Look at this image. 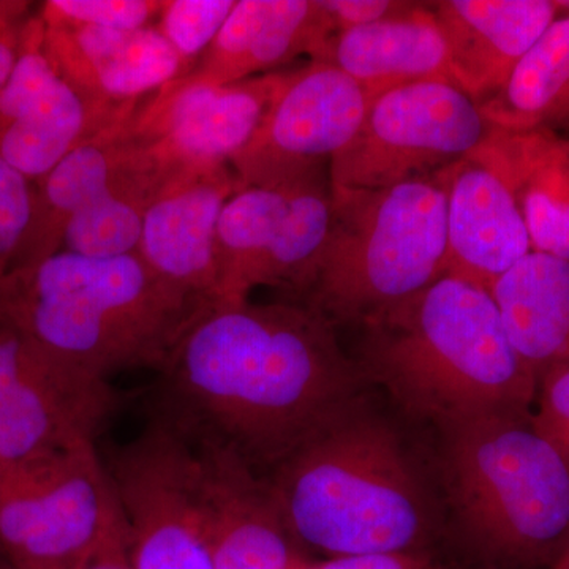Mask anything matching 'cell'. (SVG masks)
<instances>
[{"mask_svg":"<svg viewBox=\"0 0 569 569\" xmlns=\"http://www.w3.org/2000/svg\"><path fill=\"white\" fill-rule=\"evenodd\" d=\"M269 481L295 541L329 559L410 553L430 530L429 498L400 438L359 403Z\"/></svg>","mask_w":569,"mask_h":569,"instance_id":"obj_4","label":"cell"},{"mask_svg":"<svg viewBox=\"0 0 569 569\" xmlns=\"http://www.w3.org/2000/svg\"><path fill=\"white\" fill-rule=\"evenodd\" d=\"M415 3L403 0H320L332 36L397 17Z\"/></svg>","mask_w":569,"mask_h":569,"instance_id":"obj_31","label":"cell"},{"mask_svg":"<svg viewBox=\"0 0 569 569\" xmlns=\"http://www.w3.org/2000/svg\"><path fill=\"white\" fill-rule=\"evenodd\" d=\"M478 151L501 176L516 203L531 250L569 261V140L556 130L490 126Z\"/></svg>","mask_w":569,"mask_h":569,"instance_id":"obj_23","label":"cell"},{"mask_svg":"<svg viewBox=\"0 0 569 569\" xmlns=\"http://www.w3.org/2000/svg\"><path fill=\"white\" fill-rule=\"evenodd\" d=\"M302 569H317L316 565H306Z\"/></svg>","mask_w":569,"mask_h":569,"instance_id":"obj_37","label":"cell"},{"mask_svg":"<svg viewBox=\"0 0 569 569\" xmlns=\"http://www.w3.org/2000/svg\"><path fill=\"white\" fill-rule=\"evenodd\" d=\"M490 126L505 130H556L569 126V14L539 37L503 88L478 103Z\"/></svg>","mask_w":569,"mask_h":569,"instance_id":"obj_25","label":"cell"},{"mask_svg":"<svg viewBox=\"0 0 569 569\" xmlns=\"http://www.w3.org/2000/svg\"><path fill=\"white\" fill-rule=\"evenodd\" d=\"M512 347L539 373L569 366V261L535 252L490 288Z\"/></svg>","mask_w":569,"mask_h":569,"instance_id":"obj_24","label":"cell"},{"mask_svg":"<svg viewBox=\"0 0 569 569\" xmlns=\"http://www.w3.org/2000/svg\"><path fill=\"white\" fill-rule=\"evenodd\" d=\"M236 192L239 182L230 163L171 170L146 209L137 253L176 290L198 301H216L217 231Z\"/></svg>","mask_w":569,"mask_h":569,"instance_id":"obj_16","label":"cell"},{"mask_svg":"<svg viewBox=\"0 0 569 569\" xmlns=\"http://www.w3.org/2000/svg\"><path fill=\"white\" fill-rule=\"evenodd\" d=\"M490 123L451 81H425L370 100L359 126L329 163L331 192L378 190L432 176L486 140Z\"/></svg>","mask_w":569,"mask_h":569,"instance_id":"obj_8","label":"cell"},{"mask_svg":"<svg viewBox=\"0 0 569 569\" xmlns=\"http://www.w3.org/2000/svg\"><path fill=\"white\" fill-rule=\"evenodd\" d=\"M331 36L320 0H236L193 70L168 86H223L274 73L298 56L313 59Z\"/></svg>","mask_w":569,"mask_h":569,"instance_id":"obj_19","label":"cell"},{"mask_svg":"<svg viewBox=\"0 0 569 569\" xmlns=\"http://www.w3.org/2000/svg\"><path fill=\"white\" fill-rule=\"evenodd\" d=\"M370 99L329 63L287 71L252 138L230 160L239 190L279 187L325 171L358 132Z\"/></svg>","mask_w":569,"mask_h":569,"instance_id":"obj_12","label":"cell"},{"mask_svg":"<svg viewBox=\"0 0 569 569\" xmlns=\"http://www.w3.org/2000/svg\"><path fill=\"white\" fill-rule=\"evenodd\" d=\"M122 526L96 445L0 492V548L11 569H84Z\"/></svg>","mask_w":569,"mask_h":569,"instance_id":"obj_10","label":"cell"},{"mask_svg":"<svg viewBox=\"0 0 569 569\" xmlns=\"http://www.w3.org/2000/svg\"><path fill=\"white\" fill-rule=\"evenodd\" d=\"M32 6L26 0H0V89L20 58L26 29L33 17Z\"/></svg>","mask_w":569,"mask_h":569,"instance_id":"obj_32","label":"cell"},{"mask_svg":"<svg viewBox=\"0 0 569 569\" xmlns=\"http://www.w3.org/2000/svg\"><path fill=\"white\" fill-rule=\"evenodd\" d=\"M531 425L569 470V366H552L539 373Z\"/></svg>","mask_w":569,"mask_h":569,"instance_id":"obj_30","label":"cell"},{"mask_svg":"<svg viewBox=\"0 0 569 569\" xmlns=\"http://www.w3.org/2000/svg\"><path fill=\"white\" fill-rule=\"evenodd\" d=\"M141 144L137 159L70 220L62 250L97 258L137 253L146 209L170 173Z\"/></svg>","mask_w":569,"mask_h":569,"instance_id":"obj_26","label":"cell"},{"mask_svg":"<svg viewBox=\"0 0 569 569\" xmlns=\"http://www.w3.org/2000/svg\"><path fill=\"white\" fill-rule=\"evenodd\" d=\"M310 61L343 71L370 100L418 82H455L432 2H417L397 17L337 32Z\"/></svg>","mask_w":569,"mask_h":569,"instance_id":"obj_22","label":"cell"},{"mask_svg":"<svg viewBox=\"0 0 569 569\" xmlns=\"http://www.w3.org/2000/svg\"><path fill=\"white\" fill-rule=\"evenodd\" d=\"M449 503L489 559L552 569L569 539V470L530 419L482 418L443 429Z\"/></svg>","mask_w":569,"mask_h":569,"instance_id":"obj_5","label":"cell"},{"mask_svg":"<svg viewBox=\"0 0 569 569\" xmlns=\"http://www.w3.org/2000/svg\"><path fill=\"white\" fill-rule=\"evenodd\" d=\"M33 182L0 159V283L10 274L32 212Z\"/></svg>","mask_w":569,"mask_h":569,"instance_id":"obj_29","label":"cell"},{"mask_svg":"<svg viewBox=\"0 0 569 569\" xmlns=\"http://www.w3.org/2000/svg\"><path fill=\"white\" fill-rule=\"evenodd\" d=\"M234 6L236 0H164L156 28L178 54L181 78L211 47Z\"/></svg>","mask_w":569,"mask_h":569,"instance_id":"obj_27","label":"cell"},{"mask_svg":"<svg viewBox=\"0 0 569 569\" xmlns=\"http://www.w3.org/2000/svg\"><path fill=\"white\" fill-rule=\"evenodd\" d=\"M332 222L329 174L249 187L224 204L217 231L216 302L241 305L257 287L309 293Z\"/></svg>","mask_w":569,"mask_h":569,"instance_id":"obj_9","label":"cell"},{"mask_svg":"<svg viewBox=\"0 0 569 569\" xmlns=\"http://www.w3.org/2000/svg\"><path fill=\"white\" fill-rule=\"evenodd\" d=\"M138 103L107 110L71 88L44 51L37 11L17 66L0 89V159L29 181H39L82 141Z\"/></svg>","mask_w":569,"mask_h":569,"instance_id":"obj_13","label":"cell"},{"mask_svg":"<svg viewBox=\"0 0 569 569\" xmlns=\"http://www.w3.org/2000/svg\"><path fill=\"white\" fill-rule=\"evenodd\" d=\"M559 14H569V0H553Z\"/></svg>","mask_w":569,"mask_h":569,"instance_id":"obj_36","label":"cell"},{"mask_svg":"<svg viewBox=\"0 0 569 569\" xmlns=\"http://www.w3.org/2000/svg\"><path fill=\"white\" fill-rule=\"evenodd\" d=\"M552 569H569V539L567 548H565L559 561H557L556 567H553Z\"/></svg>","mask_w":569,"mask_h":569,"instance_id":"obj_35","label":"cell"},{"mask_svg":"<svg viewBox=\"0 0 569 569\" xmlns=\"http://www.w3.org/2000/svg\"><path fill=\"white\" fill-rule=\"evenodd\" d=\"M284 73L223 86H163L138 107L134 130L164 170L230 163L260 126Z\"/></svg>","mask_w":569,"mask_h":569,"instance_id":"obj_14","label":"cell"},{"mask_svg":"<svg viewBox=\"0 0 569 569\" xmlns=\"http://www.w3.org/2000/svg\"><path fill=\"white\" fill-rule=\"evenodd\" d=\"M317 569H427L411 553H370L340 557L316 565Z\"/></svg>","mask_w":569,"mask_h":569,"instance_id":"obj_33","label":"cell"},{"mask_svg":"<svg viewBox=\"0 0 569 569\" xmlns=\"http://www.w3.org/2000/svg\"><path fill=\"white\" fill-rule=\"evenodd\" d=\"M107 466L133 569H213L192 441L156 418Z\"/></svg>","mask_w":569,"mask_h":569,"instance_id":"obj_11","label":"cell"},{"mask_svg":"<svg viewBox=\"0 0 569 569\" xmlns=\"http://www.w3.org/2000/svg\"><path fill=\"white\" fill-rule=\"evenodd\" d=\"M208 305L164 282L138 253L61 250L0 283V316L59 361L107 381L122 370L160 372Z\"/></svg>","mask_w":569,"mask_h":569,"instance_id":"obj_3","label":"cell"},{"mask_svg":"<svg viewBox=\"0 0 569 569\" xmlns=\"http://www.w3.org/2000/svg\"><path fill=\"white\" fill-rule=\"evenodd\" d=\"M187 438L213 569L305 568L271 481L233 449Z\"/></svg>","mask_w":569,"mask_h":569,"instance_id":"obj_15","label":"cell"},{"mask_svg":"<svg viewBox=\"0 0 569 569\" xmlns=\"http://www.w3.org/2000/svg\"><path fill=\"white\" fill-rule=\"evenodd\" d=\"M43 43L63 80L107 110L141 102L182 74L178 54L156 24L123 31L43 22Z\"/></svg>","mask_w":569,"mask_h":569,"instance_id":"obj_17","label":"cell"},{"mask_svg":"<svg viewBox=\"0 0 569 569\" xmlns=\"http://www.w3.org/2000/svg\"><path fill=\"white\" fill-rule=\"evenodd\" d=\"M366 381L441 430L482 418L533 417L538 373L509 340L492 295L455 276L361 323Z\"/></svg>","mask_w":569,"mask_h":569,"instance_id":"obj_2","label":"cell"},{"mask_svg":"<svg viewBox=\"0 0 569 569\" xmlns=\"http://www.w3.org/2000/svg\"><path fill=\"white\" fill-rule=\"evenodd\" d=\"M116 402L107 380L59 361L0 316V492L93 445Z\"/></svg>","mask_w":569,"mask_h":569,"instance_id":"obj_7","label":"cell"},{"mask_svg":"<svg viewBox=\"0 0 569 569\" xmlns=\"http://www.w3.org/2000/svg\"><path fill=\"white\" fill-rule=\"evenodd\" d=\"M163 7L164 0H48L39 17L47 26L133 31L156 24Z\"/></svg>","mask_w":569,"mask_h":569,"instance_id":"obj_28","label":"cell"},{"mask_svg":"<svg viewBox=\"0 0 569 569\" xmlns=\"http://www.w3.org/2000/svg\"><path fill=\"white\" fill-rule=\"evenodd\" d=\"M140 103L82 141L50 173L33 182L31 220L11 271L61 252L70 220L137 159L142 148L134 130Z\"/></svg>","mask_w":569,"mask_h":569,"instance_id":"obj_21","label":"cell"},{"mask_svg":"<svg viewBox=\"0 0 569 569\" xmlns=\"http://www.w3.org/2000/svg\"><path fill=\"white\" fill-rule=\"evenodd\" d=\"M441 174L447 186L445 274L490 291L531 252L522 213L507 182L478 148Z\"/></svg>","mask_w":569,"mask_h":569,"instance_id":"obj_18","label":"cell"},{"mask_svg":"<svg viewBox=\"0 0 569 569\" xmlns=\"http://www.w3.org/2000/svg\"><path fill=\"white\" fill-rule=\"evenodd\" d=\"M432 9L447 39L452 81L477 103L503 88L559 17L553 0H443Z\"/></svg>","mask_w":569,"mask_h":569,"instance_id":"obj_20","label":"cell"},{"mask_svg":"<svg viewBox=\"0 0 569 569\" xmlns=\"http://www.w3.org/2000/svg\"><path fill=\"white\" fill-rule=\"evenodd\" d=\"M162 376V413L187 437L279 467L358 406L366 378L307 305L203 307Z\"/></svg>","mask_w":569,"mask_h":569,"instance_id":"obj_1","label":"cell"},{"mask_svg":"<svg viewBox=\"0 0 569 569\" xmlns=\"http://www.w3.org/2000/svg\"><path fill=\"white\" fill-rule=\"evenodd\" d=\"M441 171L378 190L332 192V222L306 305L332 325L367 317L445 276Z\"/></svg>","mask_w":569,"mask_h":569,"instance_id":"obj_6","label":"cell"},{"mask_svg":"<svg viewBox=\"0 0 569 569\" xmlns=\"http://www.w3.org/2000/svg\"><path fill=\"white\" fill-rule=\"evenodd\" d=\"M84 569H133L127 548L126 526H122Z\"/></svg>","mask_w":569,"mask_h":569,"instance_id":"obj_34","label":"cell"}]
</instances>
